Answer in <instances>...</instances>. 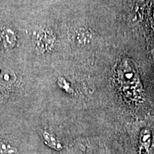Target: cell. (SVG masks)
<instances>
[{"mask_svg":"<svg viewBox=\"0 0 154 154\" xmlns=\"http://www.w3.org/2000/svg\"><path fill=\"white\" fill-rule=\"evenodd\" d=\"M44 139H45L46 143H47V145L49 146L50 147L57 150L61 149V145L59 144V142L57 141L54 135H53L52 134H51V133L48 131H45L44 133Z\"/></svg>","mask_w":154,"mask_h":154,"instance_id":"obj_2","label":"cell"},{"mask_svg":"<svg viewBox=\"0 0 154 154\" xmlns=\"http://www.w3.org/2000/svg\"><path fill=\"white\" fill-rule=\"evenodd\" d=\"M118 79L121 88L128 93L139 94L140 85L139 77L134 65L128 60H123L117 69Z\"/></svg>","mask_w":154,"mask_h":154,"instance_id":"obj_1","label":"cell"}]
</instances>
